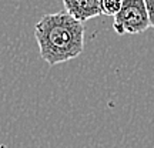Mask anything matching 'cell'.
Returning <instances> with one entry per match:
<instances>
[{"instance_id":"obj_1","label":"cell","mask_w":154,"mask_h":148,"mask_svg":"<svg viewBox=\"0 0 154 148\" xmlns=\"http://www.w3.org/2000/svg\"><path fill=\"white\" fill-rule=\"evenodd\" d=\"M40 57L49 66L73 60L84 50V26L66 11L44 14L34 26Z\"/></svg>"},{"instance_id":"obj_3","label":"cell","mask_w":154,"mask_h":148,"mask_svg":"<svg viewBox=\"0 0 154 148\" xmlns=\"http://www.w3.org/2000/svg\"><path fill=\"white\" fill-rule=\"evenodd\" d=\"M66 13L80 23H84L101 14L100 0H63Z\"/></svg>"},{"instance_id":"obj_2","label":"cell","mask_w":154,"mask_h":148,"mask_svg":"<svg viewBox=\"0 0 154 148\" xmlns=\"http://www.w3.org/2000/svg\"><path fill=\"white\" fill-rule=\"evenodd\" d=\"M150 27L144 0H123L120 11L114 16L113 29L117 34H140Z\"/></svg>"},{"instance_id":"obj_4","label":"cell","mask_w":154,"mask_h":148,"mask_svg":"<svg viewBox=\"0 0 154 148\" xmlns=\"http://www.w3.org/2000/svg\"><path fill=\"white\" fill-rule=\"evenodd\" d=\"M123 0H100V11L101 14L114 17L121 9Z\"/></svg>"},{"instance_id":"obj_5","label":"cell","mask_w":154,"mask_h":148,"mask_svg":"<svg viewBox=\"0 0 154 148\" xmlns=\"http://www.w3.org/2000/svg\"><path fill=\"white\" fill-rule=\"evenodd\" d=\"M144 5H146L147 14H149L150 26L154 27V0H144Z\"/></svg>"}]
</instances>
